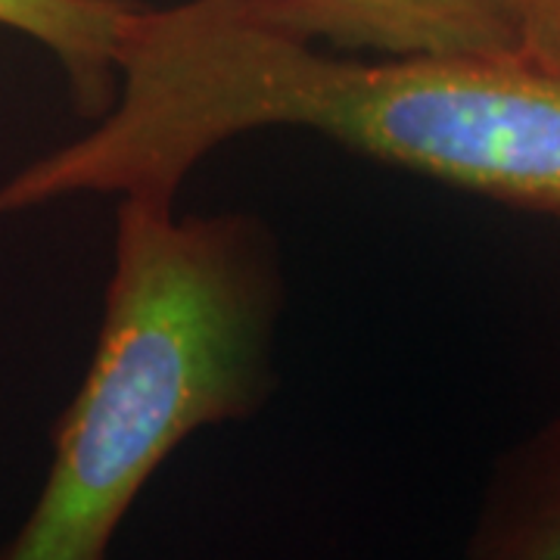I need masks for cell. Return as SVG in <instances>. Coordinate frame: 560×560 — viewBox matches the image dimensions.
Segmentation results:
<instances>
[{"mask_svg":"<svg viewBox=\"0 0 560 560\" xmlns=\"http://www.w3.org/2000/svg\"><path fill=\"white\" fill-rule=\"evenodd\" d=\"M135 0H0V25L47 47L84 109L106 113L116 97L119 47Z\"/></svg>","mask_w":560,"mask_h":560,"instance_id":"cell-5","label":"cell"},{"mask_svg":"<svg viewBox=\"0 0 560 560\" xmlns=\"http://www.w3.org/2000/svg\"><path fill=\"white\" fill-rule=\"evenodd\" d=\"M517 50L551 72H560V0H508Z\"/></svg>","mask_w":560,"mask_h":560,"instance_id":"cell-6","label":"cell"},{"mask_svg":"<svg viewBox=\"0 0 560 560\" xmlns=\"http://www.w3.org/2000/svg\"><path fill=\"white\" fill-rule=\"evenodd\" d=\"M215 97L234 135L305 128L361 156L560 219V72L521 50L349 60L249 32L221 62Z\"/></svg>","mask_w":560,"mask_h":560,"instance_id":"cell-2","label":"cell"},{"mask_svg":"<svg viewBox=\"0 0 560 560\" xmlns=\"http://www.w3.org/2000/svg\"><path fill=\"white\" fill-rule=\"evenodd\" d=\"M246 20L296 40H330L386 60L517 50L508 0H224Z\"/></svg>","mask_w":560,"mask_h":560,"instance_id":"cell-3","label":"cell"},{"mask_svg":"<svg viewBox=\"0 0 560 560\" xmlns=\"http://www.w3.org/2000/svg\"><path fill=\"white\" fill-rule=\"evenodd\" d=\"M467 560H560V418L492 464Z\"/></svg>","mask_w":560,"mask_h":560,"instance_id":"cell-4","label":"cell"},{"mask_svg":"<svg viewBox=\"0 0 560 560\" xmlns=\"http://www.w3.org/2000/svg\"><path fill=\"white\" fill-rule=\"evenodd\" d=\"M278 312V253L259 221L180 219L175 200L121 197L97 352L0 560H109L162 460L265 405Z\"/></svg>","mask_w":560,"mask_h":560,"instance_id":"cell-1","label":"cell"}]
</instances>
